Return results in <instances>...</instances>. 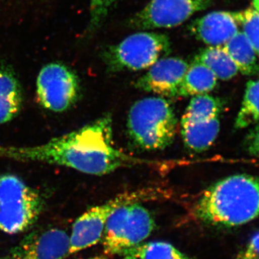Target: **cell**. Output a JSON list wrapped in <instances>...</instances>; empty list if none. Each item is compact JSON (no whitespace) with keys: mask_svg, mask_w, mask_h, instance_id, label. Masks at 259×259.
Here are the masks:
<instances>
[{"mask_svg":"<svg viewBox=\"0 0 259 259\" xmlns=\"http://www.w3.org/2000/svg\"><path fill=\"white\" fill-rule=\"evenodd\" d=\"M0 157L40 162L73 168L87 175H107L134 161L116 147L111 115L30 147H0Z\"/></svg>","mask_w":259,"mask_h":259,"instance_id":"6da1fadb","label":"cell"},{"mask_svg":"<svg viewBox=\"0 0 259 259\" xmlns=\"http://www.w3.org/2000/svg\"><path fill=\"white\" fill-rule=\"evenodd\" d=\"M192 214L199 222L218 228L254 221L259 217V177L240 174L218 181L202 192Z\"/></svg>","mask_w":259,"mask_h":259,"instance_id":"7a4b0ae2","label":"cell"},{"mask_svg":"<svg viewBox=\"0 0 259 259\" xmlns=\"http://www.w3.org/2000/svg\"><path fill=\"white\" fill-rule=\"evenodd\" d=\"M178 122L171 104L163 97H146L135 102L127 116L131 144L141 151H161L175 141Z\"/></svg>","mask_w":259,"mask_h":259,"instance_id":"3957f363","label":"cell"},{"mask_svg":"<svg viewBox=\"0 0 259 259\" xmlns=\"http://www.w3.org/2000/svg\"><path fill=\"white\" fill-rule=\"evenodd\" d=\"M41 194L21 178L0 175V231L17 234L34 224L44 209Z\"/></svg>","mask_w":259,"mask_h":259,"instance_id":"277c9868","label":"cell"},{"mask_svg":"<svg viewBox=\"0 0 259 259\" xmlns=\"http://www.w3.org/2000/svg\"><path fill=\"white\" fill-rule=\"evenodd\" d=\"M156 223L152 214L140 202L117 207L107 219L101 241L107 256L122 255L150 236Z\"/></svg>","mask_w":259,"mask_h":259,"instance_id":"5b68a950","label":"cell"},{"mask_svg":"<svg viewBox=\"0 0 259 259\" xmlns=\"http://www.w3.org/2000/svg\"><path fill=\"white\" fill-rule=\"evenodd\" d=\"M171 51L169 37L165 34L140 32L107 48L103 59L110 72L149 69Z\"/></svg>","mask_w":259,"mask_h":259,"instance_id":"8992f818","label":"cell"},{"mask_svg":"<svg viewBox=\"0 0 259 259\" xmlns=\"http://www.w3.org/2000/svg\"><path fill=\"white\" fill-rule=\"evenodd\" d=\"M223 109L224 104L218 97L207 94L192 97L181 120V134L186 147L200 153L212 146L220 132Z\"/></svg>","mask_w":259,"mask_h":259,"instance_id":"52a82bcc","label":"cell"},{"mask_svg":"<svg viewBox=\"0 0 259 259\" xmlns=\"http://www.w3.org/2000/svg\"><path fill=\"white\" fill-rule=\"evenodd\" d=\"M161 196L156 189L125 192L105 203L91 207L76 219L69 236L70 254L96 245L102 240L107 219L117 207L124 204L151 200Z\"/></svg>","mask_w":259,"mask_h":259,"instance_id":"ba28073f","label":"cell"},{"mask_svg":"<svg viewBox=\"0 0 259 259\" xmlns=\"http://www.w3.org/2000/svg\"><path fill=\"white\" fill-rule=\"evenodd\" d=\"M36 95L39 104L46 110L56 113L66 112L79 100L78 76L61 63L46 64L37 74Z\"/></svg>","mask_w":259,"mask_h":259,"instance_id":"9c48e42d","label":"cell"},{"mask_svg":"<svg viewBox=\"0 0 259 259\" xmlns=\"http://www.w3.org/2000/svg\"><path fill=\"white\" fill-rule=\"evenodd\" d=\"M209 0H151L133 19L136 28H173L208 7Z\"/></svg>","mask_w":259,"mask_h":259,"instance_id":"30bf717a","label":"cell"},{"mask_svg":"<svg viewBox=\"0 0 259 259\" xmlns=\"http://www.w3.org/2000/svg\"><path fill=\"white\" fill-rule=\"evenodd\" d=\"M189 64L177 57H164L156 61L136 81V88L161 97H177Z\"/></svg>","mask_w":259,"mask_h":259,"instance_id":"8fae6325","label":"cell"},{"mask_svg":"<svg viewBox=\"0 0 259 259\" xmlns=\"http://www.w3.org/2000/svg\"><path fill=\"white\" fill-rule=\"evenodd\" d=\"M69 236L60 228L33 232L13 250V259H65L70 254Z\"/></svg>","mask_w":259,"mask_h":259,"instance_id":"7c38bea8","label":"cell"},{"mask_svg":"<svg viewBox=\"0 0 259 259\" xmlns=\"http://www.w3.org/2000/svg\"><path fill=\"white\" fill-rule=\"evenodd\" d=\"M234 13L212 12L194 20L190 30L200 41L210 47H222L238 32Z\"/></svg>","mask_w":259,"mask_h":259,"instance_id":"4fadbf2b","label":"cell"},{"mask_svg":"<svg viewBox=\"0 0 259 259\" xmlns=\"http://www.w3.org/2000/svg\"><path fill=\"white\" fill-rule=\"evenodd\" d=\"M23 104V89L14 70L0 62V125L15 119Z\"/></svg>","mask_w":259,"mask_h":259,"instance_id":"5bb4252c","label":"cell"},{"mask_svg":"<svg viewBox=\"0 0 259 259\" xmlns=\"http://www.w3.org/2000/svg\"><path fill=\"white\" fill-rule=\"evenodd\" d=\"M217 80L207 66L194 61L186 72L178 97L205 95L214 90L217 85Z\"/></svg>","mask_w":259,"mask_h":259,"instance_id":"9a60e30c","label":"cell"},{"mask_svg":"<svg viewBox=\"0 0 259 259\" xmlns=\"http://www.w3.org/2000/svg\"><path fill=\"white\" fill-rule=\"evenodd\" d=\"M223 47L242 74L251 75L258 72L255 51L243 32H237Z\"/></svg>","mask_w":259,"mask_h":259,"instance_id":"2e32d148","label":"cell"},{"mask_svg":"<svg viewBox=\"0 0 259 259\" xmlns=\"http://www.w3.org/2000/svg\"><path fill=\"white\" fill-rule=\"evenodd\" d=\"M194 61L207 66L217 79L223 81L233 79L238 72L234 61L223 47H209L202 49Z\"/></svg>","mask_w":259,"mask_h":259,"instance_id":"e0dca14e","label":"cell"},{"mask_svg":"<svg viewBox=\"0 0 259 259\" xmlns=\"http://www.w3.org/2000/svg\"><path fill=\"white\" fill-rule=\"evenodd\" d=\"M120 256V259H192L173 245L163 241L141 243Z\"/></svg>","mask_w":259,"mask_h":259,"instance_id":"ac0fdd59","label":"cell"},{"mask_svg":"<svg viewBox=\"0 0 259 259\" xmlns=\"http://www.w3.org/2000/svg\"><path fill=\"white\" fill-rule=\"evenodd\" d=\"M258 121L259 79L250 80L246 84L241 107L235 122V128L244 129Z\"/></svg>","mask_w":259,"mask_h":259,"instance_id":"d6986e66","label":"cell"},{"mask_svg":"<svg viewBox=\"0 0 259 259\" xmlns=\"http://www.w3.org/2000/svg\"><path fill=\"white\" fill-rule=\"evenodd\" d=\"M235 18L243 27V33L259 56V13L248 9L241 13H234Z\"/></svg>","mask_w":259,"mask_h":259,"instance_id":"ffe728a7","label":"cell"},{"mask_svg":"<svg viewBox=\"0 0 259 259\" xmlns=\"http://www.w3.org/2000/svg\"><path fill=\"white\" fill-rule=\"evenodd\" d=\"M116 0H90V18L88 31H96L106 19Z\"/></svg>","mask_w":259,"mask_h":259,"instance_id":"44dd1931","label":"cell"},{"mask_svg":"<svg viewBox=\"0 0 259 259\" xmlns=\"http://www.w3.org/2000/svg\"><path fill=\"white\" fill-rule=\"evenodd\" d=\"M234 259H259V231L250 238Z\"/></svg>","mask_w":259,"mask_h":259,"instance_id":"7402d4cb","label":"cell"},{"mask_svg":"<svg viewBox=\"0 0 259 259\" xmlns=\"http://www.w3.org/2000/svg\"><path fill=\"white\" fill-rule=\"evenodd\" d=\"M244 148L250 156L259 158V123L245 136Z\"/></svg>","mask_w":259,"mask_h":259,"instance_id":"603a6c76","label":"cell"},{"mask_svg":"<svg viewBox=\"0 0 259 259\" xmlns=\"http://www.w3.org/2000/svg\"><path fill=\"white\" fill-rule=\"evenodd\" d=\"M85 259H109V257L106 255H97V256L91 257V258Z\"/></svg>","mask_w":259,"mask_h":259,"instance_id":"cb8c5ba5","label":"cell"},{"mask_svg":"<svg viewBox=\"0 0 259 259\" xmlns=\"http://www.w3.org/2000/svg\"><path fill=\"white\" fill-rule=\"evenodd\" d=\"M253 6L255 10L259 13V0H253Z\"/></svg>","mask_w":259,"mask_h":259,"instance_id":"d4e9b609","label":"cell"}]
</instances>
